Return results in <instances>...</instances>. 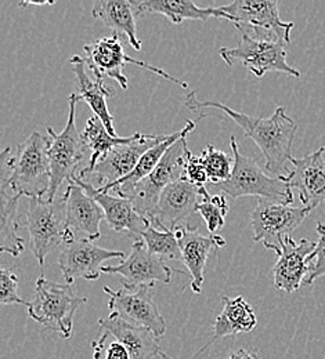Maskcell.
I'll return each instance as SVG.
<instances>
[{"label": "cell", "instance_id": "22", "mask_svg": "<svg viewBox=\"0 0 325 359\" xmlns=\"http://www.w3.org/2000/svg\"><path fill=\"white\" fill-rule=\"evenodd\" d=\"M67 206V226L71 232H81L88 239L95 241L101 236L100 223L104 212L93 198L74 180L68 182L67 191L62 195Z\"/></svg>", "mask_w": 325, "mask_h": 359}, {"label": "cell", "instance_id": "17", "mask_svg": "<svg viewBox=\"0 0 325 359\" xmlns=\"http://www.w3.org/2000/svg\"><path fill=\"white\" fill-rule=\"evenodd\" d=\"M101 271L122 276V285L128 287H139L142 285L155 286L157 282L171 283L173 275V269L152 255L142 239L135 241L131 255L118 266H104Z\"/></svg>", "mask_w": 325, "mask_h": 359}, {"label": "cell", "instance_id": "13", "mask_svg": "<svg viewBox=\"0 0 325 359\" xmlns=\"http://www.w3.org/2000/svg\"><path fill=\"white\" fill-rule=\"evenodd\" d=\"M235 28L259 29L269 32L285 43L291 42L293 22L279 18V0H232L219 7Z\"/></svg>", "mask_w": 325, "mask_h": 359}, {"label": "cell", "instance_id": "38", "mask_svg": "<svg viewBox=\"0 0 325 359\" xmlns=\"http://www.w3.org/2000/svg\"><path fill=\"white\" fill-rule=\"evenodd\" d=\"M57 0H20L21 7H28V6H50L54 4Z\"/></svg>", "mask_w": 325, "mask_h": 359}, {"label": "cell", "instance_id": "3", "mask_svg": "<svg viewBox=\"0 0 325 359\" xmlns=\"http://www.w3.org/2000/svg\"><path fill=\"white\" fill-rule=\"evenodd\" d=\"M230 147L234 158V168L230 179L215 185L220 189V192L235 199L258 196L259 199H267L284 205L293 203L292 188L284 179V175L270 177L255 159L239 152L234 135L230 137Z\"/></svg>", "mask_w": 325, "mask_h": 359}, {"label": "cell", "instance_id": "34", "mask_svg": "<svg viewBox=\"0 0 325 359\" xmlns=\"http://www.w3.org/2000/svg\"><path fill=\"white\" fill-rule=\"evenodd\" d=\"M18 278L13 269L0 271V303L3 306L18 304L28 307L29 303L18 296Z\"/></svg>", "mask_w": 325, "mask_h": 359}, {"label": "cell", "instance_id": "27", "mask_svg": "<svg viewBox=\"0 0 325 359\" xmlns=\"http://www.w3.org/2000/svg\"><path fill=\"white\" fill-rule=\"evenodd\" d=\"M100 330H108L131 351L132 359H154L159 354L158 337L148 329L129 323L118 316L98 320Z\"/></svg>", "mask_w": 325, "mask_h": 359}, {"label": "cell", "instance_id": "31", "mask_svg": "<svg viewBox=\"0 0 325 359\" xmlns=\"http://www.w3.org/2000/svg\"><path fill=\"white\" fill-rule=\"evenodd\" d=\"M229 203L225 194L212 195L206 188H202V201L197 206V213L204 219L211 233L222 229L226 224V216L229 213Z\"/></svg>", "mask_w": 325, "mask_h": 359}, {"label": "cell", "instance_id": "23", "mask_svg": "<svg viewBox=\"0 0 325 359\" xmlns=\"http://www.w3.org/2000/svg\"><path fill=\"white\" fill-rule=\"evenodd\" d=\"M92 15L117 35H125L133 50H141L136 18L140 17L136 0H92Z\"/></svg>", "mask_w": 325, "mask_h": 359}, {"label": "cell", "instance_id": "6", "mask_svg": "<svg viewBox=\"0 0 325 359\" xmlns=\"http://www.w3.org/2000/svg\"><path fill=\"white\" fill-rule=\"evenodd\" d=\"M27 228L32 255L39 266H45L47 255L60 245L69 243L75 233L67 226V206L64 196L48 202L45 198H29Z\"/></svg>", "mask_w": 325, "mask_h": 359}, {"label": "cell", "instance_id": "25", "mask_svg": "<svg viewBox=\"0 0 325 359\" xmlns=\"http://www.w3.org/2000/svg\"><path fill=\"white\" fill-rule=\"evenodd\" d=\"M195 129V122L192 121H187L186 126L173 133V135H168V137L155 144L152 148H150L139 161L138 166L133 169L132 173H129L126 177L124 179L118 180L117 182L114 184H110V185H105V187H101V188H97L100 192H110L111 189H115L118 196H122V198H131L133 189L136 188V185L139 184L140 181L142 179H145L147 176H150L155 168L159 165V162L162 161L164 155L168 152V149L176 142L179 141L182 137H188V135Z\"/></svg>", "mask_w": 325, "mask_h": 359}, {"label": "cell", "instance_id": "35", "mask_svg": "<svg viewBox=\"0 0 325 359\" xmlns=\"http://www.w3.org/2000/svg\"><path fill=\"white\" fill-rule=\"evenodd\" d=\"M317 233L319 241L316 250L310 259V269L303 282V286H310L316 279L325 276V224L317 223Z\"/></svg>", "mask_w": 325, "mask_h": 359}, {"label": "cell", "instance_id": "11", "mask_svg": "<svg viewBox=\"0 0 325 359\" xmlns=\"http://www.w3.org/2000/svg\"><path fill=\"white\" fill-rule=\"evenodd\" d=\"M186 149L187 137H182L168 149L155 170L140 181L129 198L136 210L150 223L162 191L173 181L185 177Z\"/></svg>", "mask_w": 325, "mask_h": 359}, {"label": "cell", "instance_id": "5", "mask_svg": "<svg viewBox=\"0 0 325 359\" xmlns=\"http://www.w3.org/2000/svg\"><path fill=\"white\" fill-rule=\"evenodd\" d=\"M48 148L50 138L34 132L14 149L10 185L21 196L46 199L51 182Z\"/></svg>", "mask_w": 325, "mask_h": 359}, {"label": "cell", "instance_id": "1", "mask_svg": "<svg viewBox=\"0 0 325 359\" xmlns=\"http://www.w3.org/2000/svg\"><path fill=\"white\" fill-rule=\"evenodd\" d=\"M186 107L195 114L204 108L225 112L226 116L235 122L244 130L245 135L258 145L265 158V166L269 173L282 176L281 172H286V162H291L293 158L292 145L298 132V125L286 115L282 107H279L270 118L255 119L220 102L199 101L194 91L187 94Z\"/></svg>", "mask_w": 325, "mask_h": 359}, {"label": "cell", "instance_id": "14", "mask_svg": "<svg viewBox=\"0 0 325 359\" xmlns=\"http://www.w3.org/2000/svg\"><path fill=\"white\" fill-rule=\"evenodd\" d=\"M202 201V189L191 184L186 177L169 184L161 194L151 224L162 231H175L188 224L197 206Z\"/></svg>", "mask_w": 325, "mask_h": 359}, {"label": "cell", "instance_id": "37", "mask_svg": "<svg viewBox=\"0 0 325 359\" xmlns=\"http://www.w3.org/2000/svg\"><path fill=\"white\" fill-rule=\"evenodd\" d=\"M227 359H262L256 351L253 350H248V348H239L237 351H234L230 354V357Z\"/></svg>", "mask_w": 325, "mask_h": 359}, {"label": "cell", "instance_id": "16", "mask_svg": "<svg viewBox=\"0 0 325 359\" xmlns=\"http://www.w3.org/2000/svg\"><path fill=\"white\" fill-rule=\"evenodd\" d=\"M14 148L7 147L0 155V252L18 257L25 250L24 239L20 235L18 199L21 198L11 185V162Z\"/></svg>", "mask_w": 325, "mask_h": 359}, {"label": "cell", "instance_id": "29", "mask_svg": "<svg viewBox=\"0 0 325 359\" xmlns=\"http://www.w3.org/2000/svg\"><path fill=\"white\" fill-rule=\"evenodd\" d=\"M82 135H84V140L86 142V147L92 151L88 166H85L81 170V172H88L91 169H93L95 163L104 155H107L111 149H114L118 145L128 144V142H132V141L138 140L141 133H135L131 137H115L107 130L104 123L97 116H92V118L88 119Z\"/></svg>", "mask_w": 325, "mask_h": 359}, {"label": "cell", "instance_id": "7", "mask_svg": "<svg viewBox=\"0 0 325 359\" xmlns=\"http://www.w3.org/2000/svg\"><path fill=\"white\" fill-rule=\"evenodd\" d=\"M78 101L77 93L68 97V119L61 133H55L51 128H47V135L50 138L48 158L51 169V182L46 196L48 202L55 199V194L62 182H69L74 176H77L75 172L78 165L84 161L85 151L88 148L84 135L78 130L75 122Z\"/></svg>", "mask_w": 325, "mask_h": 359}, {"label": "cell", "instance_id": "4", "mask_svg": "<svg viewBox=\"0 0 325 359\" xmlns=\"http://www.w3.org/2000/svg\"><path fill=\"white\" fill-rule=\"evenodd\" d=\"M85 303L86 299L79 297L71 285L57 283L41 276L35 285V296L27 310L35 322L68 340L72 336L75 313Z\"/></svg>", "mask_w": 325, "mask_h": 359}, {"label": "cell", "instance_id": "33", "mask_svg": "<svg viewBox=\"0 0 325 359\" xmlns=\"http://www.w3.org/2000/svg\"><path fill=\"white\" fill-rule=\"evenodd\" d=\"M93 359H132L128 347L108 330H100L92 343Z\"/></svg>", "mask_w": 325, "mask_h": 359}, {"label": "cell", "instance_id": "9", "mask_svg": "<svg viewBox=\"0 0 325 359\" xmlns=\"http://www.w3.org/2000/svg\"><path fill=\"white\" fill-rule=\"evenodd\" d=\"M151 285L128 287L121 285L119 290L104 286V293L110 297L108 310L111 316H118L129 323L151 330L158 339L166 333V322L152 300Z\"/></svg>", "mask_w": 325, "mask_h": 359}, {"label": "cell", "instance_id": "26", "mask_svg": "<svg viewBox=\"0 0 325 359\" xmlns=\"http://www.w3.org/2000/svg\"><path fill=\"white\" fill-rule=\"evenodd\" d=\"M222 302L223 311L215 320L212 339L194 355V358L202 354L216 340L225 337H235L239 333H249L258 325V319L253 309L246 303V300L242 296H238L235 299L222 296Z\"/></svg>", "mask_w": 325, "mask_h": 359}, {"label": "cell", "instance_id": "24", "mask_svg": "<svg viewBox=\"0 0 325 359\" xmlns=\"http://www.w3.org/2000/svg\"><path fill=\"white\" fill-rule=\"evenodd\" d=\"M86 60H84L79 55H72L69 58V64L72 67V71L77 78V97L78 100L85 101L89 108L93 111L94 116H97L107 130L115 137L117 130L114 128V118L108 111V102L107 100L115 94V91L104 85L102 78H95L92 79L89 74L86 72Z\"/></svg>", "mask_w": 325, "mask_h": 359}, {"label": "cell", "instance_id": "12", "mask_svg": "<svg viewBox=\"0 0 325 359\" xmlns=\"http://www.w3.org/2000/svg\"><path fill=\"white\" fill-rule=\"evenodd\" d=\"M168 135H141L138 140L122 144L104 155L88 172H79L77 176L81 180L93 179L95 188H101L126 177L138 166L141 156L155 144L164 141Z\"/></svg>", "mask_w": 325, "mask_h": 359}, {"label": "cell", "instance_id": "2", "mask_svg": "<svg viewBox=\"0 0 325 359\" xmlns=\"http://www.w3.org/2000/svg\"><path fill=\"white\" fill-rule=\"evenodd\" d=\"M237 31L241 34L239 45L223 47L219 51L229 67L241 62L256 78H262L267 72H282L300 78V72L286 61L285 42L259 29L237 28Z\"/></svg>", "mask_w": 325, "mask_h": 359}, {"label": "cell", "instance_id": "28", "mask_svg": "<svg viewBox=\"0 0 325 359\" xmlns=\"http://www.w3.org/2000/svg\"><path fill=\"white\" fill-rule=\"evenodd\" d=\"M139 14H161L172 24L180 25L183 21H206L209 18H225L227 15L218 8H201L194 0H142L139 3Z\"/></svg>", "mask_w": 325, "mask_h": 359}, {"label": "cell", "instance_id": "32", "mask_svg": "<svg viewBox=\"0 0 325 359\" xmlns=\"http://www.w3.org/2000/svg\"><path fill=\"white\" fill-rule=\"evenodd\" d=\"M199 161L206 170L209 184L218 185L230 179L234 168V158L225 151H220L213 145H208L201 154Z\"/></svg>", "mask_w": 325, "mask_h": 359}, {"label": "cell", "instance_id": "36", "mask_svg": "<svg viewBox=\"0 0 325 359\" xmlns=\"http://www.w3.org/2000/svg\"><path fill=\"white\" fill-rule=\"evenodd\" d=\"M185 177L201 189L206 188V184H209L206 170L199 161V156H195L188 148L185 154Z\"/></svg>", "mask_w": 325, "mask_h": 359}, {"label": "cell", "instance_id": "39", "mask_svg": "<svg viewBox=\"0 0 325 359\" xmlns=\"http://www.w3.org/2000/svg\"><path fill=\"white\" fill-rule=\"evenodd\" d=\"M158 355H159V357H161V359H175V358H172V357H171V355H168V354H165V353H164V351H159V354H158Z\"/></svg>", "mask_w": 325, "mask_h": 359}, {"label": "cell", "instance_id": "8", "mask_svg": "<svg viewBox=\"0 0 325 359\" xmlns=\"http://www.w3.org/2000/svg\"><path fill=\"white\" fill-rule=\"evenodd\" d=\"M84 51L86 55V64H88L89 69L93 72L95 78L107 76L110 79H114L124 90L129 88L128 78L122 72L124 67L128 64L138 65L140 68H144L152 74H157V75L171 81L172 83H175L183 89H188L186 82L169 75L164 69L157 68L155 65H151L148 62L139 61L133 57H129L125 53L124 46L119 41V35H117V34H114L111 38L95 39L92 43L85 46Z\"/></svg>", "mask_w": 325, "mask_h": 359}, {"label": "cell", "instance_id": "30", "mask_svg": "<svg viewBox=\"0 0 325 359\" xmlns=\"http://www.w3.org/2000/svg\"><path fill=\"white\" fill-rule=\"evenodd\" d=\"M147 249L164 262H182L179 241L173 231H162L151 224L141 235Z\"/></svg>", "mask_w": 325, "mask_h": 359}, {"label": "cell", "instance_id": "10", "mask_svg": "<svg viewBox=\"0 0 325 359\" xmlns=\"http://www.w3.org/2000/svg\"><path fill=\"white\" fill-rule=\"evenodd\" d=\"M312 213L309 208H292L289 205L259 199L252 212L251 225L253 241L263 242L265 248L279 253L281 241L291 235Z\"/></svg>", "mask_w": 325, "mask_h": 359}, {"label": "cell", "instance_id": "19", "mask_svg": "<svg viewBox=\"0 0 325 359\" xmlns=\"http://www.w3.org/2000/svg\"><path fill=\"white\" fill-rule=\"evenodd\" d=\"M72 180L100 205L107 223L114 231L125 233L129 238H135L136 241L141 239V235L151 223L147 217L140 215L131 199L114 196L110 192H100L91 182L84 181L78 176H74Z\"/></svg>", "mask_w": 325, "mask_h": 359}, {"label": "cell", "instance_id": "21", "mask_svg": "<svg viewBox=\"0 0 325 359\" xmlns=\"http://www.w3.org/2000/svg\"><path fill=\"white\" fill-rule=\"evenodd\" d=\"M173 232L179 241L182 262L191 276V289L195 294H199L202 293L204 271L208 257L213 249L225 248L226 241L220 235L205 236L188 224L176 228Z\"/></svg>", "mask_w": 325, "mask_h": 359}, {"label": "cell", "instance_id": "20", "mask_svg": "<svg viewBox=\"0 0 325 359\" xmlns=\"http://www.w3.org/2000/svg\"><path fill=\"white\" fill-rule=\"evenodd\" d=\"M325 147L302 158L291 159L293 169L284 175L292 189L299 191L305 208L316 209L325 202Z\"/></svg>", "mask_w": 325, "mask_h": 359}, {"label": "cell", "instance_id": "18", "mask_svg": "<svg viewBox=\"0 0 325 359\" xmlns=\"http://www.w3.org/2000/svg\"><path fill=\"white\" fill-rule=\"evenodd\" d=\"M317 242L300 239L296 242L291 235L281 241L277 263L273 267L274 287L286 293H293L303 286L310 269V259Z\"/></svg>", "mask_w": 325, "mask_h": 359}, {"label": "cell", "instance_id": "15", "mask_svg": "<svg viewBox=\"0 0 325 359\" xmlns=\"http://www.w3.org/2000/svg\"><path fill=\"white\" fill-rule=\"evenodd\" d=\"M111 259H125V253L95 246L91 239L75 238L64 245L58 256V267L68 285H72L77 279L94 282L102 272L101 264Z\"/></svg>", "mask_w": 325, "mask_h": 359}]
</instances>
